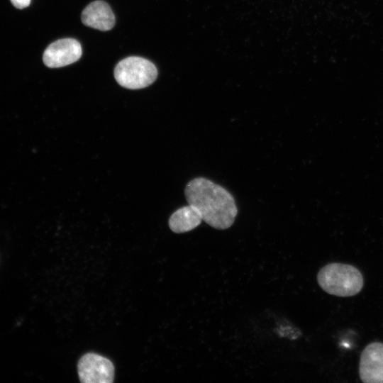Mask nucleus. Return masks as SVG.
<instances>
[{"instance_id": "obj_1", "label": "nucleus", "mask_w": 383, "mask_h": 383, "mask_svg": "<svg viewBox=\"0 0 383 383\" xmlns=\"http://www.w3.org/2000/svg\"><path fill=\"white\" fill-rule=\"evenodd\" d=\"M187 206L176 210L169 218L174 233L190 231L204 221L219 230L228 228L238 213L232 194L222 186L204 177H196L184 189Z\"/></svg>"}, {"instance_id": "obj_2", "label": "nucleus", "mask_w": 383, "mask_h": 383, "mask_svg": "<svg viewBox=\"0 0 383 383\" xmlns=\"http://www.w3.org/2000/svg\"><path fill=\"white\" fill-rule=\"evenodd\" d=\"M317 281L326 293L340 297L356 295L364 284L362 274L357 268L338 262L323 266L317 274Z\"/></svg>"}, {"instance_id": "obj_3", "label": "nucleus", "mask_w": 383, "mask_h": 383, "mask_svg": "<svg viewBox=\"0 0 383 383\" xmlns=\"http://www.w3.org/2000/svg\"><path fill=\"white\" fill-rule=\"evenodd\" d=\"M157 76V68L150 61L140 57H128L114 69V77L123 87L138 89L152 84Z\"/></svg>"}, {"instance_id": "obj_4", "label": "nucleus", "mask_w": 383, "mask_h": 383, "mask_svg": "<svg viewBox=\"0 0 383 383\" xmlns=\"http://www.w3.org/2000/svg\"><path fill=\"white\" fill-rule=\"evenodd\" d=\"M79 378L82 383H112L114 365L108 358L89 353L82 355L77 364Z\"/></svg>"}, {"instance_id": "obj_5", "label": "nucleus", "mask_w": 383, "mask_h": 383, "mask_svg": "<svg viewBox=\"0 0 383 383\" xmlns=\"http://www.w3.org/2000/svg\"><path fill=\"white\" fill-rule=\"evenodd\" d=\"M80 43L73 38H63L52 43L44 51V64L50 68L64 67L77 62L82 56Z\"/></svg>"}, {"instance_id": "obj_6", "label": "nucleus", "mask_w": 383, "mask_h": 383, "mask_svg": "<svg viewBox=\"0 0 383 383\" xmlns=\"http://www.w3.org/2000/svg\"><path fill=\"white\" fill-rule=\"evenodd\" d=\"M359 375L364 383H383V343L374 342L362 350Z\"/></svg>"}, {"instance_id": "obj_7", "label": "nucleus", "mask_w": 383, "mask_h": 383, "mask_svg": "<svg viewBox=\"0 0 383 383\" xmlns=\"http://www.w3.org/2000/svg\"><path fill=\"white\" fill-rule=\"evenodd\" d=\"M82 21L87 26L100 30H109L115 24V16L107 3L95 1L82 11Z\"/></svg>"}, {"instance_id": "obj_8", "label": "nucleus", "mask_w": 383, "mask_h": 383, "mask_svg": "<svg viewBox=\"0 0 383 383\" xmlns=\"http://www.w3.org/2000/svg\"><path fill=\"white\" fill-rule=\"evenodd\" d=\"M17 9H24L30 5V0H10Z\"/></svg>"}]
</instances>
